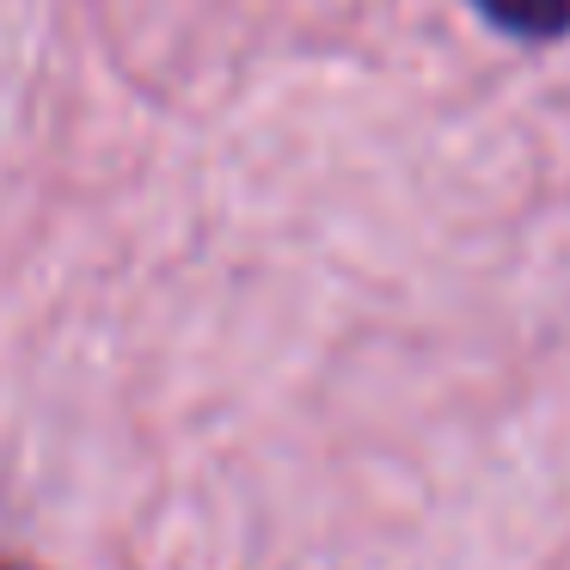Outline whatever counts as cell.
I'll use <instances>...</instances> for the list:
<instances>
[{
  "instance_id": "cell-1",
  "label": "cell",
  "mask_w": 570,
  "mask_h": 570,
  "mask_svg": "<svg viewBox=\"0 0 570 570\" xmlns=\"http://www.w3.org/2000/svg\"><path fill=\"white\" fill-rule=\"evenodd\" d=\"M479 13L521 38H558L570 31V0H479Z\"/></svg>"
},
{
  "instance_id": "cell-2",
  "label": "cell",
  "mask_w": 570,
  "mask_h": 570,
  "mask_svg": "<svg viewBox=\"0 0 570 570\" xmlns=\"http://www.w3.org/2000/svg\"><path fill=\"white\" fill-rule=\"evenodd\" d=\"M0 570H19V564H0Z\"/></svg>"
}]
</instances>
